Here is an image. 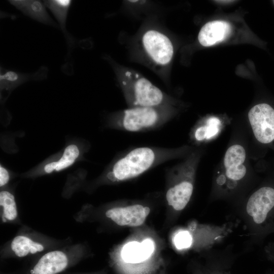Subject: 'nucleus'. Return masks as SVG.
Here are the masks:
<instances>
[{"instance_id":"obj_9","label":"nucleus","mask_w":274,"mask_h":274,"mask_svg":"<svg viewBox=\"0 0 274 274\" xmlns=\"http://www.w3.org/2000/svg\"><path fill=\"white\" fill-rule=\"evenodd\" d=\"M150 212L148 207L134 204L112 208L106 212V215L118 225L136 227L143 224Z\"/></svg>"},{"instance_id":"obj_24","label":"nucleus","mask_w":274,"mask_h":274,"mask_svg":"<svg viewBox=\"0 0 274 274\" xmlns=\"http://www.w3.org/2000/svg\"><path fill=\"white\" fill-rule=\"evenodd\" d=\"M265 274H271L270 273H266Z\"/></svg>"},{"instance_id":"obj_15","label":"nucleus","mask_w":274,"mask_h":274,"mask_svg":"<svg viewBox=\"0 0 274 274\" xmlns=\"http://www.w3.org/2000/svg\"><path fill=\"white\" fill-rule=\"evenodd\" d=\"M154 249L153 242L146 239L142 243L132 242L126 244L121 252L122 259L126 262L136 263L148 259Z\"/></svg>"},{"instance_id":"obj_7","label":"nucleus","mask_w":274,"mask_h":274,"mask_svg":"<svg viewBox=\"0 0 274 274\" xmlns=\"http://www.w3.org/2000/svg\"><path fill=\"white\" fill-rule=\"evenodd\" d=\"M199 158L198 153H192L174 170L176 180L167 191L166 199L176 211L184 210L191 198Z\"/></svg>"},{"instance_id":"obj_18","label":"nucleus","mask_w":274,"mask_h":274,"mask_svg":"<svg viewBox=\"0 0 274 274\" xmlns=\"http://www.w3.org/2000/svg\"><path fill=\"white\" fill-rule=\"evenodd\" d=\"M80 154L78 147L75 144L67 146L61 157L57 160L46 164L44 167L46 173L58 172L71 166L76 161Z\"/></svg>"},{"instance_id":"obj_11","label":"nucleus","mask_w":274,"mask_h":274,"mask_svg":"<svg viewBox=\"0 0 274 274\" xmlns=\"http://www.w3.org/2000/svg\"><path fill=\"white\" fill-rule=\"evenodd\" d=\"M230 24L224 21H213L205 24L200 30L198 39L203 46H213L222 42L230 35Z\"/></svg>"},{"instance_id":"obj_10","label":"nucleus","mask_w":274,"mask_h":274,"mask_svg":"<svg viewBox=\"0 0 274 274\" xmlns=\"http://www.w3.org/2000/svg\"><path fill=\"white\" fill-rule=\"evenodd\" d=\"M233 245H229L221 250L209 249L203 274H232L230 271L236 255L233 252Z\"/></svg>"},{"instance_id":"obj_22","label":"nucleus","mask_w":274,"mask_h":274,"mask_svg":"<svg viewBox=\"0 0 274 274\" xmlns=\"http://www.w3.org/2000/svg\"><path fill=\"white\" fill-rule=\"evenodd\" d=\"M264 253L267 260L274 265V242H269L264 246Z\"/></svg>"},{"instance_id":"obj_17","label":"nucleus","mask_w":274,"mask_h":274,"mask_svg":"<svg viewBox=\"0 0 274 274\" xmlns=\"http://www.w3.org/2000/svg\"><path fill=\"white\" fill-rule=\"evenodd\" d=\"M223 124L216 116H210L197 125L193 132V138L198 142L209 141L220 132Z\"/></svg>"},{"instance_id":"obj_8","label":"nucleus","mask_w":274,"mask_h":274,"mask_svg":"<svg viewBox=\"0 0 274 274\" xmlns=\"http://www.w3.org/2000/svg\"><path fill=\"white\" fill-rule=\"evenodd\" d=\"M248 119L253 134L260 144L274 146V109L265 103L253 107Z\"/></svg>"},{"instance_id":"obj_19","label":"nucleus","mask_w":274,"mask_h":274,"mask_svg":"<svg viewBox=\"0 0 274 274\" xmlns=\"http://www.w3.org/2000/svg\"><path fill=\"white\" fill-rule=\"evenodd\" d=\"M11 247L15 255L19 257L26 256L28 254H35L44 249V246L29 238L18 235L12 241Z\"/></svg>"},{"instance_id":"obj_21","label":"nucleus","mask_w":274,"mask_h":274,"mask_svg":"<svg viewBox=\"0 0 274 274\" xmlns=\"http://www.w3.org/2000/svg\"><path fill=\"white\" fill-rule=\"evenodd\" d=\"M174 242L178 249H185L190 248L192 244L190 233L188 230H180L175 235Z\"/></svg>"},{"instance_id":"obj_14","label":"nucleus","mask_w":274,"mask_h":274,"mask_svg":"<svg viewBox=\"0 0 274 274\" xmlns=\"http://www.w3.org/2000/svg\"><path fill=\"white\" fill-rule=\"evenodd\" d=\"M68 259L60 251L49 252L44 255L31 270L32 274H57L67 266Z\"/></svg>"},{"instance_id":"obj_3","label":"nucleus","mask_w":274,"mask_h":274,"mask_svg":"<svg viewBox=\"0 0 274 274\" xmlns=\"http://www.w3.org/2000/svg\"><path fill=\"white\" fill-rule=\"evenodd\" d=\"M105 59L113 67L130 108L170 104L169 97L141 74L118 64L109 56L105 57Z\"/></svg>"},{"instance_id":"obj_12","label":"nucleus","mask_w":274,"mask_h":274,"mask_svg":"<svg viewBox=\"0 0 274 274\" xmlns=\"http://www.w3.org/2000/svg\"><path fill=\"white\" fill-rule=\"evenodd\" d=\"M9 2L30 18L47 25L58 27L48 13L44 2L38 0H11Z\"/></svg>"},{"instance_id":"obj_23","label":"nucleus","mask_w":274,"mask_h":274,"mask_svg":"<svg viewBox=\"0 0 274 274\" xmlns=\"http://www.w3.org/2000/svg\"><path fill=\"white\" fill-rule=\"evenodd\" d=\"M10 176L8 170L2 165L0 166V186L6 185L9 181Z\"/></svg>"},{"instance_id":"obj_1","label":"nucleus","mask_w":274,"mask_h":274,"mask_svg":"<svg viewBox=\"0 0 274 274\" xmlns=\"http://www.w3.org/2000/svg\"><path fill=\"white\" fill-rule=\"evenodd\" d=\"M237 208L250 245H260L274 234V179L260 185Z\"/></svg>"},{"instance_id":"obj_6","label":"nucleus","mask_w":274,"mask_h":274,"mask_svg":"<svg viewBox=\"0 0 274 274\" xmlns=\"http://www.w3.org/2000/svg\"><path fill=\"white\" fill-rule=\"evenodd\" d=\"M137 51L141 58L155 71L166 70L174 55V46L169 38L158 30H146L139 38Z\"/></svg>"},{"instance_id":"obj_4","label":"nucleus","mask_w":274,"mask_h":274,"mask_svg":"<svg viewBox=\"0 0 274 274\" xmlns=\"http://www.w3.org/2000/svg\"><path fill=\"white\" fill-rule=\"evenodd\" d=\"M177 152L166 149L139 147L118 159L108 173L112 181H124L136 177L152 166L173 158Z\"/></svg>"},{"instance_id":"obj_20","label":"nucleus","mask_w":274,"mask_h":274,"mask_svg":"<svg viewBox=\"0 0 274 274\" xmlns=\"http://www.w3.org/2000/svg\"><path fill=\"white\" fill-rule=\"evenodd\" d=\"M0 205L3 208V220L13 221L17 218V206L15 197L11 193L8 191H1Z\"/></svg>"},{"instance_id":"obj_2","label":"nucleus","mask_w":274,"mask_h":274,"mask_svg":"<svg viewBox=\"0 0 274 274\" xmlns=\"http://www.w3.org/2000/svg\"><path fill=\"white\" fill-rule=\"evenodd\" d=\"M246 158L245 149L240 144H234L227 149L215 174L211 199L232 200L236 198L247 179Z\"/></svg>"},{"instance_id":"obj_25","label":"nucleus","mask_w":274,"mask_h":274,"mask_svg":"<svg viewBox=\"0 0 274 274\" xmlns=\"http://www.w3.org/2000/svg\"><path fill=\"white\" fill-rule=\"evenodd\" d=\"M273 3H274V1H273Z\"/></svg>"},{"instance_id":"obj_16","label":"nucleus","mask_w":274,"mask_h":274,"mask_svg":"<svg viewBox=\"0 0 274 274\" xmlns=\"http://www.w3.org/2000/svg\"><path fill=\"white\" fill-rule=\"evenodd\" d=\"M72 3V1L71 0H47L44 1L45 6L51 11L57 20L66 38L68 47H72L75 41L72 36L68 33L65 27L68 12Z\"/></svg>"},{"instance_id":"obj_5","label":"nucleus","mask_w":274,"mask_h":274,"mask_svg":"<svg viewBox=\"0 0 274 274\" xmlns=\"http://www.w3.org/2000/svg\"><path fill=\"white\" fill-rule=\"evenodd\" d=\"M174 113L170 104L129 108L115 114L112 121L117 128L139 132L160 126L172 117Z\"/></svg>"},{"instance_id":"obj_13","label":"nucleus","mask_w":274,"mask_h":274,"mask_svg":"<svg viewBox=\"0 0 274 274\" xmlns=\"http://www.w3.org/2000/svg\"><path fill=\"white\" fill-rule=\"evenodd\" d=\"M47 68L42 67L32 74L22 73L18 71L1 68L0 84L1 90H11L20 84L30 80H43L46 78Z\"/></svg>"}]
</instances>
